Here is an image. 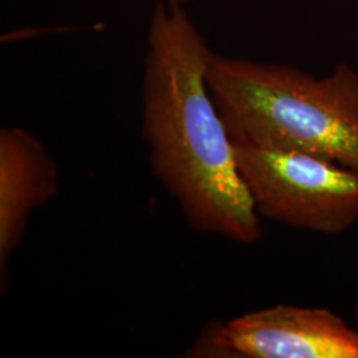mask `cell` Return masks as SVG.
Listing matches in <instances>:
<instances>
[{
	"label": "cell",
	"mask_w": 358,
	"mask_h": 358,
	"mask_svg": "<svg viewBox=\"0 0 358 358\" xmlns=\"http://www.w3.org/2000/svg\"><path fill=\"white\" fill-rule=\"evenodd\" d=\"M211 50L183 6L155 1L142 83L153 174L192 229L238 243L263 236L234 142L207 81Z\"/></svg>",
	"instance_id": "6da1fadb"
},
{
	"label": "cell",
	"mask_w": 358,
	"mask_h": 358,
	"mask_svg": "<svg viewBox=\"0 0 358 358\" xmlns=\"http://www.w3.org/2000/svg\"><path fill=\"white\" fill-rule=\"evenodd\" d=\"M207 81L232 140L358 170V72L352 66L315 77L211 51Z\"/></svg>",
	"instance_id": "7a4b0ae2"
},
{
	"label": "cell",
	"mask_w": 358,
	"mask_h": 358,
	"mask_svg": "<svg viewBox=\"0 0 358 358\" xmlns=\"http://www.w3.org/2000/svg\"><path fill=\"white\" fill-rule=\"evenodd\" d=\"M234 142L239 173L262 217L338 235L358 222V170L317 155Z\"/></svg>",
	"instance_id": "3957f363"
},
{
	"label": "cell",
	"mask_w": 358,
	"mask_h": 358,
	"mask_svg": "<svg viewBox=\"0 0 358 358\" xmlns=\"http://www.w3.org/2000/svg\"><path fill=\"white\" fill-rule=\"evenodd\" d=\"M187 357L358 358V332L327 308L275 306L211 324Z\"/></svg>",
	"instance_id": "277c9868"
},
{
	"label": "cell",
	"mask_w": 358,
	"mask_h": 358,
	"mask_svg": "<svg viewBox=\"0 0 358 358\" xmlns=\"http://www.w3.org/2000/svg\"><path fill=\"white\" fill-rule=\"evenodd\" d=\"M60 190V170L45 145L23 128L0 130V282L7 289L8 264L29 217Z\"/></svg>",
	"instance_id": "5b68a950"
},
{
	"label": "cell",
	"mask_w": 358,
	"mask_h": 358,
	"mask_svg": "<svg viewBox=\"0 0 358 358\" xmlns=\"http://www.w3.org/2000/svg\"><path fill=\"white\" fill-rule=\"evenodd\" d=\"M155 1H164V3H170V4L183 6L185 3H187V1H190V0H155Z\"/></svg>",
	"instance_id": "8992f818"
},
{
	"label": "cell",
	"mask_w": 358,
	"mask_h": 358,
	"mask_svg": "<svg viewBox=\"0 0 358 358\" xmlns=\"http://www.w3.org/2000/svg\"><path fill=\"white\" fill-rule=\"evenodd\" d=\"M355 317H356V320L358 322V306L356 307V310H355Z\"/></svg>",
	"instance_id": "52a82bcc"
}]
</instances>
